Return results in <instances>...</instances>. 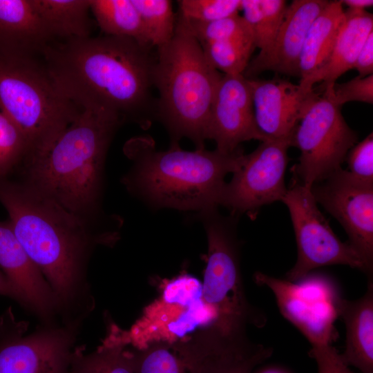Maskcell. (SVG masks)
<instances>
[{
  "label": "cell",
  "instance_id": "obj_1",
  "mask_svg": "<svg viewBox=\"0 0 373 373\" xmlns=\"http://www.w3.org/2000/svg\"><path fill=\"white\" fill-rule=\"evenodd\" d=\"M0 203L15 237L53 291L61 323L80 328L95 307L87 278L91 255L99 245L116 243L120 222L83 218L10 177L0 178Z\"/></svg>",
  "mask_w": 373,
  "mask_h": 373
},
{
  "label": "cell",
  "instance_id": "obj_2",
  "mask_svg": "<svg viewBox=\"0 0 373 373\" xmlns=\"http://www.w3.org/2000/svg\"><path fill=\"white\" fill-rule=\"evenodd\" d=\"M152 48L104 35L51 43L41 57L59 90L81 110L110 111L146 128L156 117Z\"/></svg>",
  "mask_w": 373,
  "mask_h": 373
},
{
  "label": "cell",
  "instance_id": "obj_3",
  "mask_svg": "<svg viewBox=\"0 0 373 373\" xmlns=\"http://www.w3.org/2000/svg\"><path fill=\"white\" fill-rule=\"evenodd\" d=\"M122 124L110 111L82 110L46 151L16 173L71 212L99 220L106 154Z\"/></svg>",
  "mask_w": 373,
  "mask_h": 373
},
{
  "label": "cell",
  "instance_id": "obj_4",
  "mask_svg": "<svg viewBox=\"0 0 373 373\" xmlns=\"http://www.w3.org/2000/svg\"><path fill=\"white\" fill-rule=\"evenodd\" d=\"M124 152L132 161L122 179L130 193L153 208L198 212L220 205L225 176L240 167L245 155L239 149L186 151L178 144L157 151L148 136L130 139Z\"/></svg>",
  "mask_w": 373,
  "mask_h": 373
},
{
  "label": "cell",
  "instance_id": "obj_5",
  "mask_svg": "<svg viewBox=\"0 0 373 373\" xmlns=\"http://www.w3.org/2000/svg\"><path fill=\"white\" fill-rule=\"evenodd\" d=\"M222 73L207 60L202 47L178 15L171 40L157 48L153 83L159 93L156 117L171 144L187 137L204 149L211 105Z\"/></svg>",
  "mask_w": 373,
  "mask_h": 373
},
{
  "label": "cell",
  "instance_id": "obj_6",
  "mask_svg": "<svg viewBox=\"0 0 373 373\" xmlns=\"http://www.w3.org/2000/svg\"><path fill=\"white\" fill-rule=\"evenodd\" d=\"M82 111L59 90L41 55L0 52V111L28 142L24 162L46 151Z\"/></svg>",
  "mask_w": 373,
  "mask_h": 373
},
{
  "label": "cell",
  "instance_id": "obj_7",
  "mask_svg": "<svg viewBox=\"0 0 373 373\" xmlns=\"http://www.w3.org/2000/svg\"><path fill=\"white\" fill-rule=\"evenodd\" d=\"M208 244L207 265L202 284L204 301L216 314L211 326L227 334L247 333V327H261L267 318L247 300L240 269L238 216L221 215L218 207L198 212Z\"/></svg>",
  "mask_w": 373,
  "mask_h": 373
},
{
  "label": "cell",
  "instance_id": "obj_8",
  "mask_svg": "<svg viewBox=\"0 0 373 373\" xmlns=\"http://www.w3.org/2000/svg\"><path fill=\"white\" fill-rule=\"evenodd\" d=\"M161 289L129 330L111 325L107 337L124 346L142 349L155 343H175L215 322L216 314L204 301L202 284L193 276L180 275L164 282Z\"/></svg>",
  "mask_w": 373,
  "mask_h": 373
},
{
  "label": "cell",
  "instance_id": "obj_9",
  "mask_svg": "<svg viewBox=\"0 0 373 373\" xmlns=\"http://www.w3.org/2000/svg\"><path fill=\"white\" fill-rule=\"evenodd\" d=\"M334 84H324V92L311 104L291 137V146L300 152L293 167L294 179L308 188L341 169L357 143V134L332 98Z\"/></svg>",
  "mask_w": 373,
  "mask_h": 373
},
{
  "label": "cell",
  "instance_id": "obj_10",
  "mask_svg": "<svg viewBox=\"0 0 373 373\" xmlns=\"http://www.w3.org/2000/svg\"><path fill=\"white\" fill-rule=\"evenodd\" d=\"M11 307L0 316V373H70L79 329L41 324L26 334Z\"/></svg>",
  "mask_w": 373,
  "mask_h": 373
},
{
  "label": "cell",
  "instance_id": "obj_11",
  "mask_svg": "<svg viewBox=\"0 0 373 373\" xmlns=\"http://www.w3.org/2000/svg\"><path fill=\"white\" fill-rule=\"evenodd\" d=\"M289 211L298 256L285 279L298 280L318 267L343 265L365 274L364 264L354 249L334 233L320 211L310 188L296 180L282 200Z\"/></svg>",
  "mask_w": 373,
  "mask_h": 373
},
{
  "label": "cell",
  "instance_id": "obj_12",
  "mask_svg": "<svg viewBox=\"0 0 373 373\" xmlns=\"http://www.w3.org/2000/svg\"><path fill=\"white\" fill-rule=\"evenodd\" d=\"M256 282L274 293L282 315L307 338L312 345L332 344L336 337L334 323L341 297L325 276L311 275L289 281L262 272Z\"/></svg>",
  "mask_w": 373,
  "mask_h": 373
},
{
  "label": "cell",
  "instance_id": "obj_13",
  "mask_svg": "<svg viewBox=\"0 0 373 373\" xmlns=\"http://www.w3.org/2000/svg\"><path fill=\"white\" fill-rule=\"evenodd\" d=\"M290 146V139L267 140L245 155L240 167L225 183L219 204L231 215L254 219L262 206L282 201L287 191L285 174Z\"/></svg>",
  "mask_w": 373,
  "mask_h": 373
},
{
  "label": "cell",
  "instance_id": "obj_14",
  "mask_svg": "<svg viewBox=\"0 0 373 373\" xmlns=\"http://www.w3.org/2000/svg\"><path fill=\"white\" fill-rule=\"evenodd\" d=\"M310 189L317 204L342 225L347 242L361 258L368 279H372L373 183L341 168Z\"/></svg>",
  "mask_w": 373,
  "mask_h": 373
},
{
  "label": "cell",
  "instance_id": "obj_15",
  "mask_svg": "<svg viewBox=\"0 0 373 373\" xmlns=\"http://www.w3.org/2000/svg\"><path fill=\"white\" fill-rule=\"evenodd\" d=\"M194 373H252L273 354L247 333L227 334L213 326L176 342Z\"/></svg>",
  "mask_w": 373,
  "mask_h": 373
},
{
  "label": "cell",
  "instance_id": "obj_16",
  "mask_svg": "<svg viewBox=\"0 0 373 373\" xmlns=\"http://www.w3.org/2000/svg\"><path fill=\"white\" fill-rule=\"evenodd\" d=\"M208 139L224 153L236 151L245 141H265L256 122L249 80L243 75H222L211 108Z\"/></svg>",
  "mask_w": 373,
  "mask_h": 373
},
{
  "label": "cell",
  "instance_id": "obj_17",
  "mask_svg": "<svg viewBox=\"0 0 373 373\" xmlns=\"http://www.w3.org/2000/svg\"><path fill=\"white\" fill-rule=\"evenodd\" d=\"M257 126L265 140L290 139L311 104L320 95L281 79H249Z\"/></svg>",
  "mask_w": 373,
  "mask_h": 373
},
{
  "label": "cell",
  "instance_id": "obj_18",
  "mask_svg": "<svg viewBox=\"0 0 373 373\" xmlns=\"http://www.w3.org/2000/svg\"><path fill=\"white\" fill-rule=\"evenodd\" d=\"M0 269L16 290L21 306L41 324H59L55 295L15 237L8 220L0 221Z\"/></svg>",
  "mask_w": 373,
  "mask_h": 373
},
{
  "label": "cell",
  "instance_id": "obj_19",
  "mask_svg": "<svg viewBox=\"0 0 373 373\" xmlns=\"http://www.w3.org/2000/svg\"><path fill=\"white\" fill-rule=\"evenodd\" d=\"M328 2L294 0L287 5L272 44L249 61L243 75L249 79L264 71L271 70L299 77V59L306 35Z\"/></svg>",
  "mask_w": 373,
  "mask_h": 373
},
{
  "label": "cell",
  "instance_id": "obj_20",
  "mask_svg": "<svg viewBox=\"0 0 373 373\" xmlns=\"http://www.w3.org/2000/svg\"><path fill=\"white\" fill-rule=\"evenodd\" d=\"M338 316L345 326V348L340 354L344 363L361 373H373V280L368 279L365 293L351 300L341 297Z\"/></svg>",
  "mask_w": 373,
  "mask_h": 373
},
{
  "label": "cell",
  "instance_id": "obj_21",
  "mask_svg": "<svg viewBox=\"0 0 373 373\" xmlns=\"http://www.w3.org/2000/svg\"><path fill=\"white\" fill-rule=\"evenodd\" d=\"M51 43L32 0H0V52L41 55Z\"/></svg>",
  "mask_w": 373,
  "mask_h": 373
},
{
  "label": "cell",
  "instance_id": "obj_22",
  "mask_svg": "<svg viewBox=\"0 0 373 373\" xmlns=\"http://www.w3.org/2000/svg\"><path fill=\"white\" fill-rule=\"evenodd\" d=\"M373 32V15L366 10L348 8L327 64L301 86L313 88L320 82L333 84L349 70L353 69L356 57L369 35Z\"/></svg>",
  "mask_w": 373,
  "mask_h": 373
},
{
  "label": "cell",
  "instance_id": "obj_23",
  "mask_svg": "<svg viewBox=\"0 0 373 373\" xmlns=\"http://www.w3.org/2000/svg\"><path fill=\"white\" fill-rule=\"evenodd\" d=\"M344 20L340 1H329L311 24L299 59V83H303L328 61Z\"/></svg>",
  "mask_w": 373,
  "mask_h": 373
},
{
  "label": "cell",
  "instance_id": "obj_24",
  "mask_svg": "<svg viewBox=\"0 0 373 373\" xmlns=\"http://www.w3.org/2000/svg\"><path fill=\"white\" fill-rule=\"evenodd\" d=\"M52 43L90 37V0H32Z\"/></svg>",
  "mask_w": 373,
  "mask_h": 373
},
{
  "label": "cell",
  "instance_id": "obj_25",
  "mask_svg": "<svg viewBox=\"0 0 373 373\" xmlns=\"http://www.w3.org/2000/svg\"><path fill=\"white\" fill-rule=\"evenodd\" d=\"M90 10L104 35L131 38L151 46L132 0H90Z\"/></svg>",
  "mask_w": 373,
  "mask_h": 373
},
{
  "label": "cell",
  "instance_id": "obj_26",
  "mask_svg": "<svg viewBox=\"0 0 373 373\" xmlns=\"http://www.w3.org/2000/svg\"><path fill=\"white\" fill-rule=\"evenodd\" d=\"M287 7L284 0H241L242 16L260 52L272 44Z\"/></svg>",
  "mask_w": 373,
  "mask_h": 373
},
{
  "label": "cell",
  "instance_id": "obj_27",
  "mask_svg": "<svg viewBox=\"0 0 373 373\" xmlns=\"http://www.w3.org/2000/svg\"><path fill=\"white\" fill-rule=\"evenodd\" d=\"M135 373H194L175 343H155L137 349L124 348Z\"/></svg>",
  "mask_w": 373,
  "mask_h": 373
},
{
  "label": "cell",
  "instance_id": "obj_28",
  "mask_svg": "<svg viewBox=\"0 0 373 373\" xmlns=\"http://www.w3.org/2000/svg\"><path fill=\"white\" fill-rule=\"evenodd\" d=\"M124 348V345L108 338L90 353H85L83 346H76L70 373H135Z\"/></svg>",
  "mask_w": 373,
  "mask_h": 373
},
{
  "label": "cell",
  "instance_id": "obj_29",
  "mask_svg": "<svg viewBox=\"0 0 373 373\" xmlns=\"http://www.w3.org/2000/svg\"><path fill=\"white\" fill-rule=\"evenodd\" d=\"M140 15L149 43L153 48L168 44L173 37L176 19L169 0H132Z\"/></svg>",
  "mask_w": 373,
  "mask_h": 373
},
{
  "label": "cell",
  "instance_id": "obj_30",
  "mask_svg": "<svg viewBox=\"0 0 373 373\" xmlns=\"http://www.w3.org/2000/svg\"><path fill=\"white\" fill-rule=\"evenodd\" d=\"M210 65L224 75H243L256 48L252 39H240L201 46Z\"/></svg>",
  "mask_w": 373,
  "mask_h": 373
},
{
  "label": "cell",
  "instance_id": "obj_31",
  "mask_svg": "<svg viewBox=\"0 0 373 373\" xmlns=\"http://www.w3.org/2000/svg\"><path fill=\"white\" fill-rule=\"evenodd\" d=\"M28 153V144L21 131L0 111V178L16 173Z\"/></svg>",
  "mask_w": 373,
  "mask_h": 373
},
{
  "label": "cell",
  "instance_id": "obj_32",
  "mask_svg": "<svg viewBox=\"0 0 373 373\" xmlns=\"http://www.w3.org/2000/svg\"><path fill=\"white\" fill-rule=\"evenodd\" d=\"M181 18L200 46L227 40L253 39L249 26L239 15L208 23L189 21Z\"/></svg>",
  "mask_w": 373,
  "mask_h": 373
},
{
  "label": "cell",
  "instance_id": "obj_33",
  "mask_svg": "<svg viewBox=\"0 0 373 373\" xmlns=\"http://www.w3.org/2000/svg\"><path fill=\"white\" fill-rule=\"evenodd\" d=\"M178 15L194 22L208 23L238 15L241 0H180Z\"/></svg>",
  "mask_w": 373,
  "mask_h": 373
},
{
  "label": "cell",
  "instance_id": "obj_34",
  "mask_svg": "<svg viewBox=\"0 0 373 373\" xmlns=\"http://www.w3.org/2000/svg\"><path fill=\"white\" fill-rule=\"evenodd\" d=\"M334 101L340 106L350 102L373 104V75H358L344 83L335 82L332 88Z\"/></svg>",
  "mask_w": 373,
  "mask_h": 373
},
{
  "label": "cell",
  "instance_id": "obj_35",
  "mask_svg": "<svg viewBox=\"0 0 373 373\" xmlns=\"http://www.w3.org/2000/svg\"><path fill=\"white\" fill-rule=\"evenodd\" d=\"M347 170L355 178L373 183V134L356 143L347 153Z\"/></svg>",
  "mask_w": 373,
  "mask_h": 373
},
{
  "label": "cell",
  "instance_id": "obj_36",
  "mask_svg": "<svg viewBox=\"0 0 373 373\" xmlns=\"http://www.w3.org/2000/svg\"><path fill=\"white\" fill-rule=\"evenodd\" d=\"M309 355L316 362L318 373H355L332 344L312 345Z\"/></svg>",
  "mask_w": 373,
  "mask_h": 373
},
{
  "label": "cell",
  "instance_id": "obj_37",
  "mask_svg": "<svg viewBox=\"0 0 373 373\" xmlns=\"http://www.w3.org/2000/svg\"><path fill=\"white\" fill-rule=\"evenodd\" d=\"M353 68L358 73V76L365 77L373 73V32H372L361 47Z\"/></svg>",
  "mask_w": 373,
  "mask_h": 373
},
{
  "label": "cell",
  "instance_id": "obj_38",
  "mask_svg": "<svg viewBox=\"0 0 373 373\" xmlns=\"http://www.w3.org/2000/svg\"><path fill=\"white\" fill-rule=\"evenodd\" d=\"M0 295L9 297L19 304V296L12 287L11 283L9 282L5 274L3 273L0 269Z\"/></svg>",
  "mask_w": 373,
  "mask_h": 373
},
{
  "label": "cell",
  "instance_id": "obj_39",
  "mask_svg": "<svg viewBox=\"0 0 373 373\" xmlns=\"http://www.w3.org/2000/svg\"><path fill=\"white\" fill-rule=\"evenodd\" d=\"M342 4L346 5L348 8L365 10L366 8H370L373 5L372 0H341Z\"/></svg>",
  "mask_w": 373,
  "mask_h": 373
}]
</instances>
